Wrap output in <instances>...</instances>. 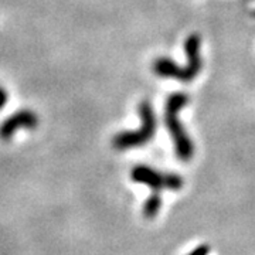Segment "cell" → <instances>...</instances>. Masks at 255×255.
Here are the masks:
<instances>
[{
    "instance_id": "cell-1",
    "label": "cell",
    "mask_w": 255,
    "mask_h": 255,
    "mask_svg": "<svg viewBox=\"0 0 255 255\" xmlns=\"http://www.w3.org/2000/svg\"><path fill=\"white\" fill-rule=\"evenodd\" d=\"M201 40L197 34H191L187 37L184 43V53L187 58L186 67H180L173 60L159 57L153 61V73L160 78H173L180 82H191L200 74L203 68V61L200 55Z\"/></svg>"
},
{
    "instance_id": "cell-2",
    "label": "cell",
    "mask_w": 255,
    "mask_h": 255,
    "mask_svg": "<svg viewBox=\"0 0 255 255\" xmlns=\"http://www.w3.org/2000/svg\"><path fill=\"white\" fill-rule=\"evenodd\" d=\"M189 104V97L182 92L172 94L164 107V125L169 130V135L173 140L174 152L179 160L182 162H189L193 159L196 147L194 142L191 140L189 133L183 127V124L179 119V112Z\"/></svg>"
},
{
    "instance_id": "cell-3",
    "label": "cell",
    "mask_w": 255,
    "mask_h": 255,
    "mask_svg": "<svg viewBox=\"0 0 255 255\" xmlns=\"http://www.w3.org/2000/svg\"><path fill=\"white\" fill-rule=\"evenodd\" d=\"M140 128L135 130H124L112 137V146L117 150L136 149L149 143L156 133V115L149 101H142L137 107Z\"/></svg>"
},
{
    "instance_id": "cell-4",
    "label": "cell",
    "mask_w": 255,
    "mask_h": 255,
    "mask_svg": "<svg viewBox=\"0 0 255 255\" xmlns=\"http://www.w3.org/2000/svg\"><path fill=\"white\" fill-rule=\"evenodd\" d=\"M130 177L135 183L145 184L156 193H160L163 189L179 190L183 187V177L176 173H163L157 172L153 167L145 164L135 166L130 172Z\"/></svg>"
},
{
    "instance_id": "cell-5",
    "label": "cell",
    "mask_w": 255,
    "mask_h": 255,
    "mask_svg": "<svg viewBox=\"0 0 255 255\" xmlns=\"http://www.w3.org/2000/svg\"><path fill=\"white\" fill-rule=\"evenodd\" d=\"M37 124H38V118H37L36 112L30 110L17 111L16 114H13L0 125V139L10 140L18 130L34 129Z\"/></svg>"
},
{
    "instance_id": "cell-6",
    "label": "cell",
    "mask_w": 255,
    "mask_h": 255,
    "mask_svg": "<svg viewBox=\"0 0 255 255\" xmlns=\"http://www.w3.org/2000/svg\"><path fill=\"white\" fill-rule=\"evenodd\" d=\"M162 207V199H160V193L153 191V194L145 201L143 204V216L146 219H155L157 213L160 211Z\"/></svg>"
},
{
    "instance_id": "cell-7",
    "label": "cell",
    "mask_w": 255,
    "mask_h": 255,
    "mask_svg": "<svg viewBox=\"0 0 255 255\" xmlns=\"http://www.w3.org/2000/svg\"><path fill=\"white\" fill-rule=\"evenodd\" d=\"M210 247L209 246H199L196 250H193L189 255H209Z\"/></svg>"
},
{
    "instance_id": "cell-8",
    "label": "cell",
    "mask_w": 255,
    "mask_h": 255,
    "mask_svg": "<svg viewBox=\"0 0 255 255\" xmlns=\"http://www.w3.org/2000/svg\"><path fill=\"white\" fill-rule=\"evenodd\" d=\"M6 102H7V92L0 85V110L6 105Z\"/></svg>"
}]
</instances>
